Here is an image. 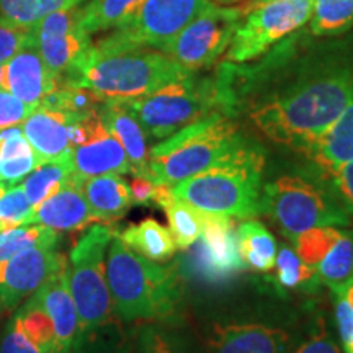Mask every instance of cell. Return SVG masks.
<instances>
[{
    "mask_svg": "<svg viewBox=\"0 0 353 353\" xmlns=\"http://www.w3.org/2000/svg\"><path fill=\"white\" fill-rule=\"evenodd\" d=\"M95 223L97 219L82 192V182L76 175L59 192L44 200L30 219V224H41L57 232L79 231Z\"/></svg>",
    "mask_w": 353,
    "mask_h": 353,
    "instance_id": "cell-18",
    "label": "cell"
},
{
    "mask_svg": "<svg viewBox=\"0 0 353 353\" xmlns=\"http://www.w3.org/2000/svg\"><path fill=\"white\" fill-rule=\"evenodd\" d=\"M332 294H341V296L345 299V301L353 307V278H352L350 281H348V283L343 285L342 288H339L337 291H334Z\"/></svg>",
    "mask_w": 353,
    "mask_h": 353,
    "instance_id": "cell-46",
    "label": "cell"
},
{
    "mask_svg": "<svg viewBox=\"0 0 353 353\" xmlns=\"http://www.w3.org/2000/svg\"><path fill=\"white\" fill-rule=\"evenodd\" d=\"M37 165L39 164L34 152L26 154V156L21 157L0 161V182L7 183L8 187H13V185L23 179L26 174H30Z\"/></svg>",
    "mask_w": 353,
    "mask_h": 353,
    "instance_id": "cell-41",
    "label": "cell"
},
{
    "mask_svg": "<svg viewBox=\"0 0 353 353\" xmlns=\"http://www.w3.org/2000/svg\"><path fill=\"white\" fill-rule=\"evenodd\" d=\"M312 0H273L245 15L228 48L229 63H245L311 20Z\"/></svg>",
    "mask_w": 353,
    "mask_h": 353,
    "instance_id": "cell-11",
    "label": "cell"
},
{
    "mask_svg": "<svg viewBox=\"0 0 353 353\" xmlns=\"http://www.w3.org/2000/svg\"><path fill=\"white\" fill-rule=\"evenodd\" d=\"M275 273L268 278L278 291L312 290L321 283L316 267H311L299 257L294 249L288 245L281 247L275 259Z\"/></svg>",
    "mask_w": 353,
    "mask_h": 353,
    "instance_id": "cell-29",
    "label": "cell"
},
{
    "mask_svg": "<svg viewBox=\"0 0 353 353\" xmlns=\"http://www.w3.org/2000/svg\"><path fill=\"white\" fill-rule=\"evenodd\" d=\"M139 353H182L167 335L157 329H144L139 339Z\"/></svg>",
    "mask_w": 353,
    "mask_h": 353,
    "instance_id": "cell-43",
    "label": "cell"
},
{
    "mask_svg": "<svg viewBox=\"0 0 353 353\" xmlns=\"http://www.w3.org/2000/svg\"><path fill=\"white\" fill-rule=\"evenodd\" d=\"M3 231V226H2V223H0V232H2Z\"/></svg>",
    "mask_w": 353,
    "mask_h": 353,
    "instance_id": "cell-49",
    "label": "cell"
},
{
    "mask_svg": "<svg viewBox=\"0 0 353 353\" xmlns=\"http://www.w3.org/2000/svg\"><path fill=\"white\" fill-rule=\"evenodd\" d=\"M260 214L267 216L291 242L307 229L350 224V214L332 187H325L301 174L280 175L265 183L260 196Z\"/></svg>",
    "mask_w": 353,
    "mask_h": 353,
    "instance_id": "cell-6",
    "label": "cell"
},
{
    "mask_svg": "<svg viewBox=\"0 0 353 353\" xmlns=\"http://www.w3.org/2000/svg\"><path fill=\"white\" fill-rule=\"evenodd\" d=\"M291 337L285 329L259 322L214 324L208 335L210 353H290Z\"/></svg>",
    "mask_w": 353,
    "mask_h": 353,
    "instance_id": "cell-16",
    "label": "cell"
},
{
    "mask_svg": "<svg viewBox=\"0 0 353 353\" xmlns=\"http://www.w3.org/2000/svg\"><path fill=\"white\" fill-rule=\"evenodd\" d=\"M59 87L61 81L46 68L34 38L2 65L0 88L34 110Z\"/></svg>",
    "mask_w": 353,
    "mask_h": 353,
    "instance_id": "cell-15",
    "label": "cell"
},
{
    "mask_svg": "<svg viewBox=\"0 0 353 353\" xmlns=\"http://www.w3.org/2000/svg\"><path fill=\"white\" fill-rule=\"evenodd\" d=\"M132 205H154L157 183L148 175H134L130 185Z\"/></svg>",
    "mask_w": 353,
    "mask_h": 353,
    "instance_id": "cell-44",
    "label": "cell"
},
{
    "mask_svg": "<svg viewBox=\"0 0 353 353\" xmlns=\"http://www.w3.org/2000/svg\"><path fill=\"white\" fill-rule=\"evenodd\" d=\"M59 232L41 224H23L0 232V262L33 247H56Z\"/></svg>",
    "mask_w": 353,
    "mask_h": 353,
    "instance_id": "cell-32",
    "label": "cell"
},
{
    "mask_svg": "<svg viewBox=\"0 0 353 353\" xmlns=\"http://www.w3.org/2000/svg\"><path fill=\"white\" fill-rule=\"evenodd\" d=\"M74 175L81 182L90 176L107 174H131V164L125 149L112 132L72 149Z\"/></svg>",
    "mask_w": 353,
    "mask_h": 353,
    "instance_id": "cell-22",
    "label": "cell"
},
{
    "mask_svg": "<svg viewBox=\"0 0 353 353\" xmlns=\"http://www.w3.org/2000/svg\"><path fill=\"white\" fill-rule=\"evenodd\" d=\"M193 72L165 52L138 50H101L92 44L61 85L92 90L101 100H128L152 94L167 83Z\"/></svg>",
    "mask_w": 353,
    "mask_h": 353,
    "instance_id": "cell-3",
    "label": "cell"
},
{
    "mask_svg": "<svg viewBox=\"0 0 353 353\" xmlns=\"http://www.w3.org/2000/svg\"><path fill=\"white\" fill-rule=\"evenodd\" d=\"M332 183L334 193L343 205V208L348 211V214H353V161L343 165L341 170L335 174L330 182Z\"/></svg>",
    "mask_w": 353,
    "mask_h": 353,
    "instance_id": "cell-42",
    "label": "cell"
},
{
    "mask_svg": "<svg viewBox=\"0 0 353 353\" xmlns=\"http://www.w3.org/2000/svg\"><path fill=\"white\" fill-rule=\"evenodd\" d=\"M0 353H46V350L28 332L19 317L13 316L0 342Z\"/></svg>",
    "mask_w": 353,
    "mask_h": 353,
    "instance_id": "cell-37",
    "label": "cell"
},
{
    "mask_svg": "<svg viewBox=\"0 0 353 353\" xmlns=\"http://www.w3.org/2000/svg\"><path fill=\"white\" fill-rule=\"evenodd\" d=\"M107 281L114 314L123 321L169 319L182 301L180 265H161L141 257L118 237V232L107 252Z\"/></svg>",
    "mask_w": 353,
    "mask_h": 353,
    "instance_id": "cell-2",
    "label": "cell"
},
{
    "mask_svg": "<svg viewBox=\"0 0 353 353\" xmlns=\"http://www.w3.org/2000/svg\"><path fill=\"white\" fill-rule=\"evenodd\" d=\"M237 242L245 267L260 273L273 270L276 259V241L260 221L255 218L242 221L241 226H237Z\"/></svg>",
    "mask_w": 353,
    "mask_h": 353,
    "instance_id": "cell-25",
    "label": "cell"
},
{
    "mask_svg": "<svg viewBox=\"0 0 353 353\" xmlns=\"http://www.w3.org/2000/svg\"><path fill=\"white\" fill-rule=\"evenodd\" d=\"M79 8L81 6L54 12L33 26L39 54L59 81L68 76L92 46L90 37L79 23Z\"/></svg>",
    "mask_w": 353,
    "mask_h": 353,
    "instance_id": "cell-14",
    "label": "cell"
},
{
    "mask_svg": "<svg viewBox=\"0 0 353 353\" xmlns=\"http://www.w3.org/2000/svg\"><path fill=\"white\" fill-rule=\"evenodd\" d=\"M68 268V257L56 247H33L0 262V303L13 309L33 296L51 278Z\"/></svg>",
    "mask_w": 353,
    "mask_h": 353,
    "instance_id": "cell-13",
    "label": "cell"
},
{
    "mask_svg": "<svg viewBox=\"0 0 353 353\" xmlns=\"http://www.w3.org/2000/svg\"><path fill=\"white\" fill-rule=\"evenodd\" d=\"M34 38L33 28H20L0 21V68Z\"/></svg>",
    "mask_w": 353,
    "mask_h": 353,
    "instance_id": "cell-38",
    "label": "cell"
},
{
    "mask_svg": "<svg viewBox=\"0 0 353 353\" xmlns=\"http://www.w3.org/2000/svg\"><path fill=\"white\" fill-rule=\"evenodd\" d=\"M244 17V12L232 3L210 0L208 6L162 48V52L190 72L206 68L228 51Z\"/></svg>",
    "mask_w": 353,
    "mask_h": 353,
    "instance_id": "cell-10",
    "label": "cell"
},
{
    "mask_svg": "<svg viewBox=\"0 0 353 353\" xmlns=\"http://www.w3.org/2000/svg\"><path fill=\"white\" fill-rule=\"evenodd\" d=\"M335 296V325L342 353H353V307L341 294Z\"/></svg>",
    "mask_w": 353,
    "mask_h": 353,
    "instance_id": "cell-40",
    "label": "cell"
},
{
    "mask_svg": "<svg viewBox=\"0 0 353 353\" xmlns=\"http://www.w3.org/2000/svg\"><path fill=\"white\" fill-rule=\"evenodd\" d=\"M82 192L97 223L112 224L132 206L130 185L118 174L90 176L82 182Z\"/></svg>",
    "mask_w": 353,
    "mask_h": 353,
    "instance_id": "cell-23",
    "label": "cell"
},
{
    "mask_svg": "<svg viewBox=\"0 0 353 353\" xmlns=\"http://www.w3.org/2000/svg\"><path fill=\"white\" fill-rule=\"evenodd\" d=\"M321 283L337 291L353 278V231H343L327 255L316 267Z\"/></svg>",
    "mask_w": 353,
    "mask_h": 353,
    "instance_id": "cell-31",
    "label": "cell"
},
{
    "mask_svg": "<svg viewBox=\"0 0 353 353\" xmlns=\"http://www.w3.org/2000/svg\"><path fill=\"white\" fill-rule=\"evenodd\" d=\"M34 108L0 88V130L23 123Z\"/></svg>",
    "mask_w": 353,
    "mask_h": 353,
    "instance_id": "cell-39",
    "label": "cell"
},
{
    "mask_svg": "<svg viewBox=\"0 0 353 353\" xmlns=\"http://www.w3.org/2000/svg\"><path fill=\"white\" fill-rule=\"evenodd\" d=\"M74 113L37 108L21 123V131L32 145L38 164L68 161L72 157L69 126Z\"/></svg>",
    "mask_w": 353,
    "mask_h": 353,
    "instance_id": "cell-17",
    "label": "cell"
},
{
    "mask_svg": "<svg viewBox=\"0 0 353 353\" xmlns=\"http://www.w3.org/2000/svg\"><path fill=\"white\" fill-rule=\"evenodd\" d=\"M180 268L208 285H224L244 272L241 259L237 228L234 218L214 213H205L203 232L190 247Z\"/></svg>",
    "mask_w": 353,
    "mask_h": 353,
    "instance_id": "cell-12",
    "label": "cell"
},
{
    "mask_svg": "<svg viewBox=\"0 0 353 353\" xmlns=\"http://www.w3.org/2000/svg\"><path fill=\"white\" fill-rule=\"evenodd\" d=\"M291 353H342L341 345L330 332L327 321L317 314L304 337L294 345Z\"/></svg>",
    "mask_w": 353,
    "mask_h": 353,
    "instance_id": "cell-36",
    "label": "cell"
},
{
    "mask_svg": "<svg viewBox=\"0 0 353 353\" xmlns=\"http://www.w3.org/2000/svg\"><path fill=\"white\" fill-rule=\"evenodd\" d=\"M273 2V0H232V6L239 7L244 15H247L249 12H252L254 8H257L260 6H265V3Z\"/></svg>",
    "mask_w": 353,
    "mask_h": 353,
    "instance_id": "cell-45",
    "label": "cell"
},
{
    "mask_svg": "<svg viewBox=\"0 0 353 353\" xmlns=\"http://www.w3.org/2000/svg\"><path fill=\"white\" fill-rule=\"evenodd\" d=\"M152 139H165L201 118L214 113L219 90L211 81L185 77L152 94L120 100Z\"/></svg>",
    "mask_w": 353,
    "mask_h": 353,
    "instance_id": "cell-8",
    "label": "cell"
},
{
    "mask_svg": "<svg viewBox=\"0 0 353 353\" xmlns=\"http://www.w3.org/2000/svg\"><path fill=\"white\" fill-rule=\"evenodd\" d=\"M263 169L262 149L242 139L210 169L174 185L172 193L205 213L252 219L260 214Z\"/></svg>",
    "mask_w": 353,
    "mask_h": 353,
    "instance_id": "cell-4",
    "label": "cell"
},
{
    "mask_svg": "<svg viewBox=\"0 0 353 353\" xmlns=\"http://www.w3.org/2000/svg\"><path fill=\"white\" fill-rule=\"evenodd\" d=\"M74 176L72 159L68 161H57V162H44L34 167L30 172L23 182L26 196L32 203L33 211L38 208L44 200L59 192L65 183H69Z\"/></svg>",
    "mask_w": 353,
    "mask_h": 353,
    "instance_id": "cell-27",
    "label": "cell"
},
{
    "mask_svg": "<svg viewBox=\"0 0 353 353\" xmlns=\"http://www.w3.org/2000/svg\"><path fill=\"white\" fill-rule=\"evenodd\" d=\"M159 208L165 211L169 231L174 237L176 249L188 250L195 242L200 239L205 223V211L198 210L196 206L190 205L188 201L176 198L170 193Z\"/></svg>",
    "mask_w": 353,
    "mask_h": 353,
    "instance_id": "cell-26",
    "label": "cell"
},
{
    "mask_svg": "<svg viewBox=\"0 0 353 353\" xmlns=\"http://www.w3.org/2000/svg\"><path fill=\"white\" fill-rule=\"evenodd\" d=\"M353 25V0H312L311 32L337 34Z\"/></svg>",
    "mask_w": 353,
    "mask_h": 353,
    "instance_id": "cell-33",
    "label": "cell"
},
{
    "mask_svg": "<svg viewBox=\"0 0 353 353\" xmlns=\"http://www.w3.org/2000/svg\"><path fill=\"white\" fill-rule=\"evenodd\" d=\"M100 117L107 130L120 141L131 164L132 175L149 176V151L145 132L120 100H105L99 107Z\"/></svg>",
    "mask_w": 353,
    "mask_h": 353,
    "instance_id": "cell-21",
    "label": "cell"
},
{
    "mask_svg": "<svg viewBox=\"0 0 353 353\" xmlns=\"http://www.w3.org/2000/svg\"><path fill=\"white\" fill-rule=\"evenodd\" d=\"M30 299L46 311L54 325V353H72L79 330V316L69 290L68 268L51 278Z\"/></svg>",
    "mask_w": 353,
    "mask_h": 353,
    "instance_id": "cell-19",
    "label": "cell"
},
{
    "mask_svg": "<svg viewBox=\"0 0 353 353\" xmlns=\"http://www.w3.org/2000/svg\"><path fill=\"white\" fill-rule=\"evenodd\" d=\"M114 234L117 231L110 224L95 223L69 254L68 283L79 316L77 337L113 322L107 252Z\"/></svg>",
    "mask_w": 353,
    "mask_h": 353,
    "instance_id": "cell-7",
    "label": "cell"
},
{
    "mask_svg": "<svg viewBox=\"0 0 353 353\" xmlns=\"http://www.w3.org/2000/svg\"><path fill=\"white\" fill-rule=\"evenodd\" d=\"M0 83H2V68H0Z\"/></svg>",
    "mask_w": 353,
    "mask_h": 353,
    "instance_id": "cell-48",
    "label": "cell"
},
{
    "mask_svg": "<svg viewBox=\"0 0 353 353\" xmlns=\"http://www.w3.org/2000/svg\"><path fill=\"white\" fill-rule=\"evenodd\" d=\"M242 139L236 123L214 112L154 145L149 151V176L174 187L210 169Z\"/></svg>",
    "mask_w": 353,
    "mask_h": 353,
    "instance_id": "cell-5",
    "label": "cell"
},
{
    "mask_svg": "<svg viewBox=\"0 0 353 353\" xmlns=\"http://www.w3.org/2000/svg\"><path fill=\"white\" fill-rule=\"evenodd\" d=\"M83 0H0V21L33 28L51 13L81 6Z\"/></svg>",
    "mask_w": 353,
    "mask_h": 353,
    "instance_id": "cell-30",
    "label": "cell"
},
{
    "mask_svg": "<svg viewBox=\"0 0 353 353\" xmlns=\"http://www.w3.org/2000/svg\"><path fill=\"white\" fill-rule=\"evenodd\" d=\"M32 216L33 206L23 187H8L7 192L0 196V223H2L3 231L30 224Z\"/></svg>",
    "mask_w": 353,
    "mask_h": 353,
    "instance_id": "cell-35",
    "label": "cell"
},
{
    "mask_svg": "<svg viewBox=\"0 0 353 353\" xmlns=\"http://www.w3.org/2000/svg\"><path fill=\"white\" fill-rule=\"evenodd\" d=\"M352 97V70H330L255 107L250 120L273 143L303 152L341 117Z\"/></svg>",
    "mask_w": 353,
    "mask_h": 353,
    "instance_id": "cell-1",
    "label": "cell"
},
{
    "mask_svg": "<svg viewBox=\"0 0 353 353\" xmlns=\"http://www.w3.org/2000/svg\"><path fill=\"white\" fill-rule=\"evenodd\" d=\"M7 188H8V185L7 183H3V182H0V196L3 195V193L7 192Z\"/></svg>",
    "mask_w": 353,
    "mask_h": 353,
    "instance_id": "cell-47",
    "label": "cell"
},
{
    "mask_svg": "<svg viewBox=\"0 0 353 353\" xmlns=\"http://www.w3.org/2000/svg\"><path fill=\"white\" fill-rule=\"evenodd\" d=\"M143 0H90L79 8V23L88 37L105 30L117 28Z\"/></svg>",
    "mask_w": 353,
    "mask_h": 353,
    "instance_id": "cell-28",
    "label": "cell"
},
{
    "mask_svg": "<svg viewBox=\"0 0 353 353\" xmlns=\"http://www.w3.org/2000/svg\"><path fill=\"white\" fill-rule=\"evenodd\" d=\"M303 154L329 182L343 165L353 161V97L341 117Z\"/></svg>",
    "mask_w": 353,
    "mask_h": 353,
    "instance_id": "cell-20",
    "label": "cell"
},
{
    "mask_svg": "<svg viewBox=\"0 0 353 353\" xmlns=\"http://www.w3.org/2000/svg\"><path fill=\"white\" fill-rule=\"evenodd\" d=\"M343 229L335 226H319L304 231L294 239V250L311 267H317L322 259L342 237Z\"/></svg>",
    "mask_w": 353,
    "mask_h": 353,
    "instance_id": "cell-34",
    "label": "cell"
},
{
    "mask_svg": "<svg viewBox=\"0 0 353 353\" xmlns=\"http://www.w3.org/2000/svg\"><path fill=\"white\" fill-rule=\"evenodd\" d=\"M118 237L131 250L152 262H167L176 252V245L170 231L154 218L131 224L118 234Z\"/></svg>",
    "mask_w": 353,
    "mask_h": 353,
    "instance_id": "cell-24",
    "label": "cell"
},
{
    "mask_svg": "<svg viewBox=\"0 0 353 353\" xmlns=\"http://www.w3.org/2000/svg\"><path fill=\"white\" fill-rule=\"evenodd\" d=\"M210 0H143L117 30L95 44L101 50L162 48L208 6Z\"/></svg>",
    "mask_w": 353,
    "mask_h": 353,
    "instance_id": "cell-9",
    "label": "cell"
}]
</instances>
